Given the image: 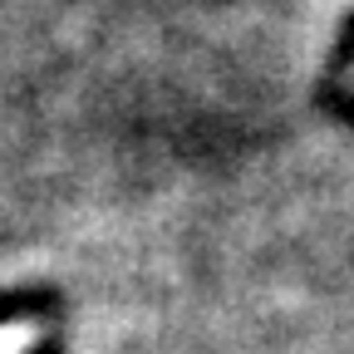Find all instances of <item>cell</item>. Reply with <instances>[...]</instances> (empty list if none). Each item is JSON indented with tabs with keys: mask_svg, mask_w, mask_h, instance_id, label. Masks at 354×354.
I'll use <instances>...</instances> for the list:
<instances>
[{
	"mask_svg": "<svg viewBox=\"0 0 354 354\" xmlns=\"http://www.w3.org/2000/svg\"><path fill=\"white\" fill-rule=\"evenodd\" d=\"M35 344V325H0V354H25Z\"/></svg>",
	"mask_w": 354,
	"mask_h": 354,
	"instance_id": "obj_1",
	"label": "cell"
}]
</instances>
